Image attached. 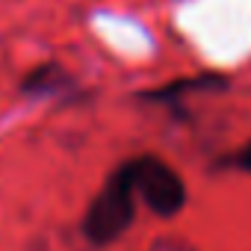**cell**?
<instances>
[{"label":"cell","mask_w":251,"mask_h":251,"mask_svg":"<svg viewBox=\"0 0 251 251\" xmlns=\"http://www.w3.org/2000/svg\"><path fill=\"white\" fill-rule=\"evenodd\" d=\"M136 180H133V166L124 163L100 189V195L92 201L86 219H83V233L92 245H109L127 230L136 219Z\"/></svg>","instance_id":"1"},{"label":"cell","mask_w":251,"mask_h":251,"mask_svg":"<svg viewBox=\"0 0 251 251\" xmlns=\"http://www.w3.org/2000/svg\"><path fill=\"white\" fill-rule=\"evenodd\" d=\"M133 166V180H136V192L139 198L163 219H172L183 210L186 204V186L183 177L163 163L160 157H136L130 160Z\"/></svg>","instance_id":"2"},{"label":"cell","mask_w":251,"mask_h":251,"mask_svg":"<svg viewBox=\"0 0 251 251\" xmlns=\"http://www.w3.org/2000/svg\"><path fill=\"white\" fill-rule=\"evenodd\" d=\"M236 166H239L242 172H248V175H251V142H248V145L239 151V157H236Z\"/></svg>","instance_id":"3"}]
</instances>
